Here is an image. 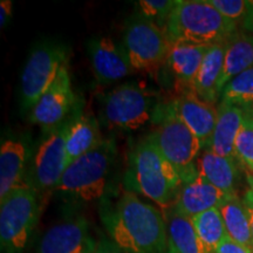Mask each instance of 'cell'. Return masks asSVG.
Masks as SVG:
<instances>
[{
    "label": "cell",
    "instance_id": "obj_1",
    "mask_svg": "<svg viewBox=\"0 0 253 253\" xmlns=\"http://www.w3.org/2000/svg\"><path fill=\"white\" fill-rule=\"evenodd\" d=\"M101 219L110 240L125 253H166L167 221L154 205L125 191L115 204L103 202Z\"/></svg>",
    "mask_w": 253,
    "mask_h": 253
},
{
    "label": "cell",
    "instance_id": "obj_2",
    "mask_svg": "<svg viewBox=\"0 0 253 253\" xmlns=\"http://www.w3.org/2000/svg\"><path fill=\"white\" fill-rule=\"evenodd\" d=\"M118 147L113 138L68 164L54 191L66 201L78 204L106 202L118 188Z\"/></svg>",
    "mask_w": 253,
    "mask_h": 253
},
{
    "label": "cell",
    "instance_id": "obj_3",
    "mask_svg": "<svg viewBox=\"0 0 253 253\" xmlns=\"http://www.w3.org/2000/svg\"><path fill=\"white\" fill-rule=\"evenodd\" d=\"M125 185L126 191L138 192L167 209L175 205L183 183L148 135L130 153Z\"/></svg>",
    "mask_w": 253,
    "mask_h": 253
},
{
    "label": "cell",
    "instance_id": "obj_4",
    "mask_svg": "<svg viewBox=\"0 0 253 253\" xmlns=\"http://www.w3.org/2000/svg\"><path fill=\"white\" fill-rule=\"evenodd\" d=\"M237 28L207 0H177L164 33L170 43L213 46L229 40Z\"/></svg>",
    "mask_w": 253,
    "mask_h": 253
},
{
    "label": "cell",
    "instance_id": "obj_5",
    "mask_svg": "<svg viewBox=\"0 0 253 253\" xmlns=\"http://www.w3.org/2000/svg\"><path fill=\"white\" fill-rule=\"evenodd\" d=\"M155 118L157 126L150 138L185 184L198 175L196 163L203 149L201 142L177 115L172 102L158 106Z\"/></svg>",
    "mask_w": 253,
    "mask_h": 253
},
{
    "label": "cell",
    "instance_id": "obj_6",
    "mask_svg": "<svg viewBox=\"0 0 253 253\" xmlns=\"http://www.w3.org/2000/svg\"><path fill=\"white\" fill-rule=\"evenodd\" d=\"M41 196L28 185L0 199V245L2 253H23L40 216Z\"/></svg>",
    "mask_w": 253,
    "mask_h": 253
},
{
    "label": "cell",
    "instance_id": "obj_7",
    "mask_svg": "<svg viewBox=\"0 0 253 253\" xmlns=\"http://www.w3.org/2000/svg\"><path fill=\"white\" fill-rule=\"evenodd\" d=\"M158 108L156 95L135 82L120 84L102 100V120L107 128L134 131L143 126Z\"/></svg>",
    "mask_w": 253,
    "mask_h": 253
},
{
    "label": "cell",
    "instance_id": "obj_8",
    "mask_svg": "<svg viewBox=\"0 0 253 253\" xmlns=\"http://www.w3.org/2000/svg\"><path fill=\"white\" fill-rule=\"evenodd\" d=\"M71 119L72 116L58 126L45 130V135L33 147L25 183L41 197L45 192L54 191L68 166L66 141Z\"/></svg>",
    "mask_w": 253,
    "mask_h": 253
},
{
    "label": "cell",
    "instance_id": "obj_9",
    "mask_svg": "<svg viewBox=\"0 0 253 253\" xmlns=\"http://www.w3.org/2000/svg\"><path fill=\"white\" fill-rule=\"evenodd\" d=\"M123 46L134 71L156 74L168 61L171 43L163 30L141 13L126 21Z\"/></svg>",
    "mask_w": 253,
    "mask_h": 253
},
{
    "label": "cell",
    "instance_id": "obj_10",
    "mask_svg": "<svg viewBox=\"0 0 253 253\" xmlns=\"http://www.w3.org/2000/svg\"><path fill=\"white\" fill-rule=\"evenodd\" d=\"M66 62H68V48L61 42L47 41L32 49L20 79V106L25 112H30L48 89Z\"/></svg>",
    "mask_w": 253,
    "mask_h": 253
},
{
    "label": "cell",
    "instance_id": "obj_11",
    "mask_svg": "<svg viewBox=\"0 0 253 253\" xmlns=\"http://www.w3.org/2000/svg\"><path fill=\"white\" fill-rule=\"evenodd\" d=\"M78 99L72 88L68 62L63 63L56 79L28 112L31 122L49 130L65 122L78 107Z\"/></svg>",
    "mask_w": 253,
    "mask_h": 253
},
{
    "label": "cell",
    "instance_id": "obj_12",
    "mask_svg": "<svg viewBox=\"0 0 253 253\" xmlns=\"http://www.w3.org/2000/svg\"><path fill=\"white\" fill-rule=\"evenodd\" d=\"M95 243L86 218L72 216L55 223L43 233L37 253H90Z\"/></svg>",
    "mask_w": 253,
    "mask_h": 253
},
{
    "label": "cell",
    "instance_id": "obj_13",
    "mask_svg": "<svg viewBox=\"0 0 253 253\" xmlns=\"http://www.w3.org/2000/svg\"><path fill=\"white\" fill-rule=\"evenodd\" d=\"M88 55L96 81L110 84L130 75L132 68L123 43L109 37H97L88 41Z\"/></svg>",
    "mask_w": 253,
    "mask_h": 253
},
{
    "label": "cell",
    "instance_id": "obj_14",
    "mask_svg": "<svg viewBox=\"0 0 253 253\" xmlns=\"http://www.w3.org/2000/svg\"><path fill=\"white\" fill-rule=\"evenodd\" d=\"M33 145L27 135L2 136L0 144V199L26 185Z\"/></svg>",
    "mask_w": 253,
    "mask_h": 253
},
{
    "label": "cell",
    "instance_id": "obj_15",
    "mask_svg": "<svg viewBox=\"0 0 253 253\" xmlns=\"http://www.w3.org/2000/svg\"><path fill=\"white\" fill-rule=\"evenodd\" d=\"M172 104L179 119L201 142L202 148L208 149L216 126L218 109L199 99L192 90L183 93Z\"/></svg>",
    "mask_w": 253,
    "mask_h": 253
},
{
    "label": "cell",
    "instance_id": "obj_16",
    "mask_svg": "<svg viewBox=\"0 0 253 253\" xmlns=\"http://www.w3.org/2000/svg\"><path fill=\"white\" fill-rule=\"evenodd\" d=\"M226 194L208 182L198 173L194 179L182 185L173 209L177 212L194 218L199 213L219 208Z\"/></svg>",
    "mask_w": 253,
    "mask_h": 253
},
{
    "label": "cell",
    "instance_id": "obj_17",
    "mask_svg": "<svg viewBox=\"0 0 253 253\" xmlns=\"http://www.w3.org/2000/svg\"><path fill=\"white\" fill-rule=\"evenodd\" d=\"M79 106L73 113L69 122L66 150L68 164L94 149L103 140L100 134L99 121L89 113H84Z\"/></svg>",
    "mask_w": 253,
    "mask_h": 253
},
{
    "label": "cell",
    "instance_id": "obj_18",
    "mask_svg": "<svg viewBox=\"0 0 253 253\" xmlns=\"http://www.w3.org/2000/svg\"><path fill=\"white\" fill-rule=\"evenodd\" d=\"M226 42L210 46L192 84V91L210 104L216 103L220 97L219 82L224 68Z\"/></svg>",
    "mask_w": 253,
    "mask_h": 253
},
{
    "label": "cell",
    "instance_id": "obj_19",
    "mask_svg": "<svg viewBox=\"0 0 253 253\" xmlns=\"http://www.w3.org/2000/svg\"><path fill=\"white\" fill-rule=\"evenodd\" d=\"M244 110L233 104L221 102L218 108L216 126L208 149L219 156L236 158L235 143L240 126L243 122Z\"/></svg>",
    "mask_w": 253,
    "mask_h": 253
},
{
    "label": "cell",
    "instance_id": "obj_20",
    "mask_svg": "<svg viewBox=\"0 0 253 253\" xmlns=\"http://www.w3.org/2000/svg\"><path fill=\"white\" fill-rule=\"evenodd\" d=\"M197 171L208 182L226 195L236 194L237 166L235 158L219 156L212 150L204 149L197 158Z\"/></svg>",
    "mask_w": 253,
    "mask_h": 253
},
{
    "label": "cell",
    "instance_id": "obj_21",
    "mask_svg": "<svg viewBox=\"0 0 253 253\" xmlns=\"http://www.w3.org/2000/svg\"><path fill=\"white\" fill-rule=\"evenodd\" d=\"M209 48L210 46H198L184 42L171 43L167 63L183 86L192 89V84Z\"/></svg>",
    "mask_w": 253,
    "mask_h": 253
},
{
    "label": "cell",
    "instance_id": "obj_22",
    "mask_svg": "<svg viewBox=\"0 0 253 253\" xmlns=\"http://www.w3.org/2000/svg\"><path fill=\"white\" fill-rule=\"evenodd\" d=\"M250 68H253V36L237 32L226 42L224 68L219 82L220 93L227 82Z\"/></svg>",
    "mask_w": 253,
    "mask_h": 253
},
{
    "label": "cell",
    "instance_id": "obj_23",
    "mask_svg": "<svg viewBox=\"0 0 253 253\" xmlns=\"http://www.w3.org/2000/svg\"><path fill=\"white\" fill-rule=\"evenodd\" d=\"M168 250L173 253H207L202 245L192 218L171 209L167 218Z\"/></svg>",
    "mask_w": 253,
    "mask_h": 253
},
{
    "label": "cell",
    "instance_id": "obj_24",
    "mask_svg": "<svg viewBox=\"0 0 253 253\" xmlns=\"http://www.w3.org/2000/svg\"><path fill=\"white\" fill-rule=\"evenodd\" d=\"M227 236L246 248H253V238L248 211L244 202L237 194L227 195L219 205Z\"/></svg>",
    "mask_w": 253,
    "mask_h": 253
},
{
    "label": "cell",
    "instance_id": "obj_25",
    "mask_svg": "<svg viewBox=\"0 0 253 253\" xmlns=\"http://www.w3.org/2000/svg\"><path fill=\"white\" fill-rule=\"evenodd\" d=\"M195 229L207 253H216V250L227 236L223 217L218 208L199 213L192 218Z\"/></svg>",
    "mask_w": 253,
    "mask_h": 253
},
{
    "label": "cell",
    "instance_id": "obj_26",
    "mask_svg": "<svg viewBox=\"0 0 253 253\" xmlns=\"http://www.w3.org/2000/svg\"><path fill=\"white\" fill-rule=\"evenodd\" d=\"M221 102L242 109L253 107V68L240 73L227 82L220 93Z\"/></svg>",
    "mask_w": 253,
    "mask_h": 253
},
{
    "label": "cell",
    "instance_id": "obj_27",
    "mask_svg": "<svg viewBox=\"0 0 253 253\" xmlns=\"http://www.w3.org/2000/svg\"><path fill=\"white\" fill-rule=\"evenodd\" d=\"M244 116L235 143L236 158L253 173V107L243 109Z\"/></svg>",
    "mask_w": 253,
    "mask_h": 253
},
{
    "label": "cell",
    "instance_id": "obj_28",
    "mask_svg": "<svg viewBox=\"0 0 253 253\" xmlns=\"http://www.w3.org/2000/svg\"><path fill=\"white\" fill-rule=\"evenodd\" d=\"M142 15L164 31L177 0H141L137 2Z\"/></svg>",
    "mask_w": 253,
    "mask_h": 253
},
{
    "label": "cell",
    "instance_id": "obj_29",
    "mask_svg": "<svg viewBox=\"0 0 253 253\" xmlns=\"http://www.w3.org/2000/svg\"><path fill=\"white\" fill-rule=\"evenodd\" d=\"M227 20L238 25L242 24L246 12L248 0H207Z\"/></svg>",
    "mask_w": 253,
    "mask_h": 253
},
{
    "label": "cell",
    "instance_id": "obj_30",
    "mask_svg": "<svg viewBox=\"0 0 253 253\" xmlns=\"http://www.w3.org/2000/svg\"><path fill=\"white\" fill-rule=\"evenodd\" d=\"M216 253H252V251L251 249L239 244V243L231 239L229 236H226L217 248Z\"/></svg>",
    "mask_w": 253,
    "mask_h": 253
},
{
    "label": "cell",
    "instance_id": "obj_31",
    "mask_svg": "<svg viewBox=\"0 0 253 253\" xmlns=\"http://www.w3.org/2000/svg\"><path fill=\"white\" fill-rule=\"evenodd\" d=\"M90 253H125L121 249H119L112 240L101 239L95 243L93 251Z\"/></svg>",
    "mask_w": 253,
    "mask_h": 253
},
{
    "label": "cell",
    "instance_id": "obj_32",
    "mask_svg": "<svg viewBox=\"0 0 253 253\" xmlns=\"http://www.w3.org/2000/svg\"><path fill=\"white\" fill-rule=\"evenodd\" d=\"M12 17V1L11 0H1L0 2V27L4 28L8 24Z\"/></svg>",
    "mask_w": 253,
    "mask_h": 253
},
{
    "label": "cell",
    "instance_id": "obj_33",
    "mask_svg": "<svg viewBox=\"0 0 253 253\" xmlns=\"http://www.w3.org/2000/svg\"><path fill=\"white\" fill-rule=\"evenodd\" d=\"M242 28L253 36V0H248L246 12L242 20Z\"/></svg>",
    "mask_w": 253,
    "mask_h": 253
},
{
    "label": "cell",
    "instance_id": "obj_34",
    "mask_svg": "<svg viewBox=\"0 0 253 253\" xmlns=\"http://www.w3.org/2000/svg\"><path fill=\"white\" fill-rule=\"evenodd\" d=\"M246 181H248V185L249 189L246 191V194L244 196V203L248 205H252L253 207V173L248 172L246 173Z\"/></svg>",
    "mask_w": 253,
    "mask_h": 253
},
{
    "label": "cell",
    "instance_id": "obj_35",
    "mask_svg": "<svg viewBox=\"0 0 253 253\" xmlns=\"http://www.w3.org/2000/svg\"><path fill=\"white\" fill-rule=\"evenodd\" d=\"M245 207H246V211H248V214H249L250 225H251V233H252V238H253V207L252 205H248V204H245Z\"/></svg>",
    "mask_w": 253,
    "mask_h": 253
},
{
    "label": "cell",
    "instance_id": "obj_36",
    "mask_svg": "<svg viewBox=\"0 0 253 253\" xmlns=\"http://www.w3.org/2000/svg\"><path fill=\"white\" fill-rule=\"evenodd\" d=\"M166 253H173V252H171V251H169V250H168V251H167Z\"/></svg>",
    "mask_w": 253,
    "mask_h": 253
},
{
    "label": "cell",
    "instance_id": "obj_37",
    "mask_svg": "<svg viewBox=\"0 0 253 253\" xmlns=\"http://www.w3.org/2000/svg\"><path fill=\"white\" fill-rule=\"evenodd\" d=\"M251 251H252V253H253V248H252V249H251Z\"/></svg>",
    "mask_w": 253,
    "mask_h": 253
},
{
    "label": "cell",
    "instance_id": "obj_38",
    "mask_svg": "<svg viewBox=\"0 0 253 253\" xmlns=\"http://www.w3.org/2000/svg\"><path fill=\"white\" fill-rule=\"evenodd\" d=\"M251 173H252V172H251Z\"/></svg>",
    "mask_w": 253,
    "mask_h": 253
}]
</instances>
